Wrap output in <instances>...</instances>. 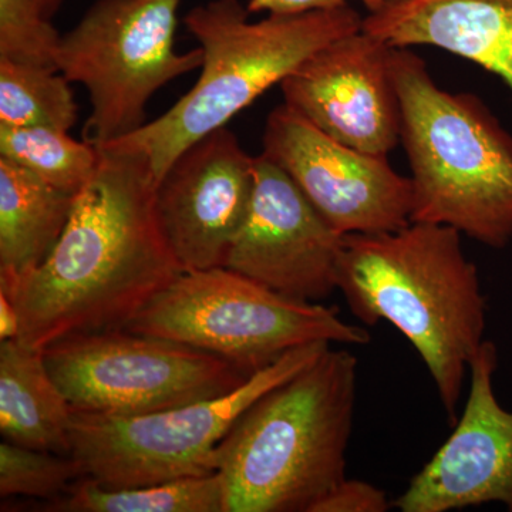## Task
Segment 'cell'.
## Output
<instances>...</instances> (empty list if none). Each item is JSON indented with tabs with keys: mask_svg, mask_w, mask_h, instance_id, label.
<instances>
[{
	"mask_svg": "<svg viewBox=\"0 0 512 512\" xmlns=\"http://www.w3.org/2000/svg\"><path fill=\"white\" fill-rule=\"evenodd\" d=\"M43 353L73 412L94 416L161 412L234 392L251 377L220 356L128 329L74 336Z\"/></svg>",
	"mask_w": 512,
	"mask_h": 512,
	"instance_id": "obj_9",
	"label": "cell"
},
{
	"mask_svg": "<svg viewBox=\"0 0 512 512\" xmlns=\"http://www.w3.org/2000/svg\"><path fill=\"white\" fill-rule=\"evenodd\" d=\"M47 507L59 512H227L218 473L136 487H106L82 477Z\"/></svg>",
	"mask_w": 512,
	"mask_h": 512,
	"instance_id": "obj_18",
	"label": "cell"
},
{
	"mask_svg": "<svg viewBox=\"0 0 512 512\" xmlns=\"http://www.w3.org/2000/svg\"><path fill=\"white\" fill-rule=\"evenodd\" d=\"M249 16L239 0H210L192 8L184 23L204 55L197 83L163 116L101 147L141 154L158 181L188 147L227 127L309 56L363 25V16L350 5L268 15L259 22Z\"/></svg>",
	"mask_w": 512,
	"mask_h": 512,
	"instance_id": "obj_4",
	"label": "cell"
},
{
	"mask_svg": "<svg viewBox=\"0 0 512 512\" xmlns=\"http://www.w3.org/2000/svg\"><path fill=\"white\" fill-rule=\"evenodd\" d=\"M74 412L50 375L43 350L18 339L0 343V433L3 440L70 456Z\"/></svg>",
	"mask_w": 512,
	"mask_h": 512,
	"instance_id": "obj_16",
	"label": "cell"
},
{
	"mask_svg": "<svg viewBox=\"0 0 512 512\" xmlns=\"http://www.w3.org/2000/svg\"><path fill=\"white\" fill-rule=\"evenodd\" d=\"M99 150V167L77 194L53 251L0 288L18 309V340L35 349L126 329L184 272L158 222L157 178L147 158Z\"/></svg>",
	"mask_w": 512,
	"mask_h": 512,
	"instance_id": "obj_1",
	"label": "cell"
},
{
	"mask_svg": "<svg viewBox=\"0 0 512 512\" xmlns=\"http://www.w3.org/2000/svg\"><path fill=\"white\" fill-rule=\"evenodd\" d=\"M0 158L20 165L60 190L79 194L99 167L100 150L50 127L0 124Z\"/></svg>",
	"mask_w": 512,
	"mask_h": 512,
	"instance_id": "obj_19",
	"label": "cell"
},
{
	"mask_svg": "<svg viewBox=\"0 0 512 512\" xmlns=\"http://www.w3.org/2000/svg\"><path fill=\"white\" fill-rule=\"evenodd\" d=\"M332 343L282 356L234 392L141 416L74 413L72 453L84 477L106 487L167 483L217 473L218 447L242 413L311 365Z\"/></svg>",
	"mask_w": 512,
	"mask_h": 512,
	"instance_id": "obj_7",
	"label": "cell"
},
{
	"mask_svg": "<svg viewBox=\"0 0 512 512\" xmlns=\"http://www.w3.org/2000/svg\"><path fill=\"white\" fill-rule=\"evenodd\" d=\"M255 161L221 127L183 151L157 181L158 222L184 272L227 264L254 194Z\"/></svg>",
	"mask_w": 512,
	"mask_h": 512,
	"instance_id": "obj_13",
	"label": "cell"
},
{
	"mask_svg": "<svg viewBox=\"0 0 512 512\" xmlns=\"http://www.w3.org/2000/svg\"><path fill=\"white\" fill-rule=\"evenodd\" d=\"M498 349L485 340L470 365V392L454 431L394 500L402 512H448L501 503L512 512V412L494 392Z\"/></svg>",
	"mask_w": 512,
	"mask_h": 512,
	"instance_id": "obj_14",
	"label": "cell"
},
{
	"mask_svg": "<svg viewBox=\"0 0 512 512\" xmlns=\"http://www.w3.org/2000/svg\"><path fill=\"white\" fill-rule=\"evenodd\" d=\"M392 50L362 29L333 40L279 84L285 106L345 146L389 156L402 136Z\"/></svg>",
	"mask_w": 512,
	"mask_h": 512,
	"instance_id": "obj_12",
	"label": "cell"
},
{
	"mask_svg": "<svg viewBox=\"0 0 512 512\" xmlns=\"http://www.w3.org/2000/svg\"><path fill=\"white\" fill-rule=\"evenodd\" d=\"M461 232L410 222L397 231L348 234L338 289L360 322H389L419 353L451 424L487 328V299Z\"/></svg>",
	"mask_w": 512,
	"mask_h": 512,
	"instance_id": "obj_2",
	"label": "cell"
},
{
	"mask_svg": "<svg viewBox=\"0 0 512 512\" xmlns=\"http://www.w3.org/2000/svg\"><path fill=\"white\" fill-rule=\"evenodd\" d=\"M84 477L72 456L36 450L3 440L0 443V495L55 500Z\"/></svg>",
	"mask_w": 512,
	"mask_h": 512,
	"instance_id": "obj_21",
	"label": "cell"
},
{
	"mask_svg": "<svg viewBox=\"0 0 512 512\" xmlns=\"http://www.w3.org/2000/svg\"><path fill=\"white\" fill-rule=\"evenodd\" d=\"M76 197L0 158V288L45 261L69 224Z\"/></svg>",
	"mask_w": 512,
	"mask_h": 512,
	"instance_id": "obj_17",
	"label": "cell"
},
{
	"mask_svg": "<svg viewBox=\"0 0 512 512\" xmlns=\"http://www.w3.org/2000/svg\"><path fill=\"white\" fill-rule=\"evenodd\" d=\"M345 235L329 224L282 168L255 161V188L225 268L303 302L338 291Z\"/></svg>",
	"mask_w": 512,
	"mask_h": 512,
	"instance_id": "obj_11",
	"label": "cell"
},
{
	"mask_svg": "<svg viewBox=\"0 0 512 512\" xmlns=\"http://www.w3.org/2000/svg\"><path fill=\"white\" fill-rule=\"evenodd\" d=\"M357 357L325 350L248 407L217 453L227 512H312L346 478Z\"/></svg>",
	"mask_w": 512,
	"mask_h": 512,
	"instance_id": "obj_3",
	"label": "cell"
},
{
	"mask_svg": "<svg viewBox=\"0 0 512 512\" xmlns=\"http://www.w3.org/2000/svg\"><path fill=\"white\" fill-rule=\"evenodd\" d=\"M350 0H249V13L266 12L268 15H296V13L312 12L340 8L349 5ZM365 5L367 12L375 13L390 0H359Z\"/></svg>",
	"mask_w": 512,
	"mask_h": 512,
	"instance_id": "obj_24",
	"label": "cell"
},
{
	"mask_svg": "<svg viewBox=\"0 0 512 512\" xmlns=\"http://www.w3.org/2000/svg\"><path fill=\"white\" fill-rule=\"evenodd\" d=\"M20 319L18 309L5 292L0 291V340L19 338Z\"/></svg>",
	"mask_w": 512,
	"mask_h": 512,
	"instance_id": "obj_25",
	"label": "cell"
},
{
	"mask_svg": "<svg viewBox=\"0 0 512 512\" xmlns=\"http://www.w3.org/2000/svg\"><path fill=\"white\" fill-rule=\"evenodd\" d=\"M126 329L220 356L248 376L311 343L372 339L335 308L288 298L225 266L183 272Z\"/></svg>",
	"mask_w": 512,
	"mask_h": 512,
	"instance_id": "obj_6",
	"label": "cell"
},
{
	"mask_svg": "<svg viewBox=\"0 0 512 512\" xmlns=\"http://www.w3.org/2000/svg\"><path fill=\"white\" fill-rule=\"evenodd\" d=\"M35 0H0V59L57 69L59 35Z\"/></svg>",
	"mask_w": 512,
	"mask_h": 512,
	"instance_id": "obj_22",
	"label": "cell"
},
{
	"mask_svg": "<svg viewBox=\"0 0 512 512\" xmlns=\"http://www.w3.org/2000/svg\"><path fill=\"white\" fill-rule=\"evenodd\" d=\"M400 144L413 185L412 222L447 225L494 249L512 239V136L473 93L434 82L426 62L393 47Z\"/></svg>",
	"mask_w": 512,
	"mask_h": 512,
	"instance_id": "obj_5",
	"label": "cell"
},
{
	"mask_svg": "<svg viewBox=\"0 0 512 512\" xmlns=\"http://www.w3.org/2000/svg\"><path fill=\"white\" fill-rule=\"evenodd\" d=\"M393 507L386 493L373 484L345 480L336 485L312 512H386Z\"/></svg>",
	"mask_w": 512,
	"mask_h": 512,
	"instance_id": "obj_23",
	"label": "cell"
},
{
	"mask_svg": "<svg viewBox=\"0 0 512 512\" xmlns=\"http://www.w3.org/2000/svg\"><path fill=\"white\" fill-rule=\"evenodd\" d=\"M36 5L39 6L40 12L46 16V18L52 19L62 5L63 0H35Z\"/></svg>",
	"mask_w": 512,
	"mask_h": 512,
	"instance_id": "obj_26",
	"label": "cell"
},
{
	"mask_svg": "<svg viewBox=\"0 0 512 512\" xmlns=\"http://www.w3.org/2000/svg\"><path fill=\"white\" fill-rule=\"evenodd\" d=\"M362 30L392 47H439L512 92V0H390L363 18Z\"/></svg>",
	"mask_w": 512,
	"mask_h": 512,
	"instance_id": "obj_15",
	"label": "cell"
},
{
	"mask_svg": "<svg viewBox=\"0 0 512 512\" xmlns=\"http://www.w3.org/2000/svg\"><path fill=\"white\" fill-rule=\"evenodd\" d=\"M59 70L0 59V124L69 131L79 109Z\"/></svg>",
	"mask_w": 512,
	"mask_h": 512,
	"instance_id": "obj_20",
	"label": "cell"
},
{
	"mask_svg": "<svg viewBox=\"0 0 512 512\" xmlns=\"http://www.w3.org/2000/svg\"><path fill=\"white\" fill-rule=\"evenodd\" d=\"M181 0H97L62 36L57 69L86 87L84 140L97 148L147 123V104L177 77L201 69V47L175 49Z\"/></svg>",
	"mask_w": 512,
	"mask_h": 512,
	"instance_id": "obj_8",
	"label": "cell"
},
{
	"mask_svg": "<svg viewBox=\"0 0 512 512\" xmlns=\"http://www.w3.org/2000/svg\"><path fill=\"white\" fill-rule=\"evenodd\" d=\"M262 156L289 175L339 234L397 231L412 222L413 185L387 156L345 146L289 109L266 119Z\"/></svg>",
	"mask_w": 512,
	"mask_h": 512,
	"instance_id": "obj_10",
	"label": "cell"
}]
</instances>
